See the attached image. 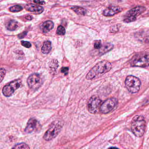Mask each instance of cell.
I'll return each mask as SVG.
<instances>
[{
  "label": "cell",
  "instance_id": "obj_1",
  "mask_svg": "<svg viewBox=\"0 0 149 149\" xmlns=\"http://www.w3.org/2000/svg\"><path fill=\"white\" fill-rule=\"evenodd\" d=\"M112 65L110 62L103 60L97 63L89 71L86 78L87 80H92L101 77L111 70Z\"/></svg>",
  "mask_w": 149,
  "mask_h": 149
},
{
  "label": "cell",
  "instance_id": "obj_2",
  "mask_svg": "<svg viewBox=\"0 0 149 149\" xmlns=\"http://www.w3.org/2000/svg\"><path fill=\"white\" fill-rule=\"evenodd\" d=\"M146 127V122L143 116H136L131 122V130L138 137H140L144 134Z\"/></svg>",
  "mask_w": 149,
  "mask_h": 149
},
{
  "label": "cell",
  "instance_id": "obj_3",
  "mask_svg": "<svg viewBox=\"0 0 149 149\" xmlns=\"http://www.w3.org/2000/svg\"><path fill=\"white\" fill-rule=\"evenodd\" d=\"M131 66L140 68H145L149 66V53H139L135 54L131 59Z\"/></svg>",
  "mask_w": 149,
  "mask_h": 149
},
{
  "label": "cell",
  "instance_id": "obj_4",
  "mask_svg": "<svg viewBox=\"0 0 149 149\" xmlns=\"http://www.w3.org/2000/svg\"><path fill=\"white\" fill-rule=\"evenodd\" d=\"M62 128V125L59 121H55L51 123L48 129L45 133L43 138L46 141H51L57 137Z\"/></svg>",
  "mask_w": 149,
  "mask_h": 149
},
{
  "label": "cell",
  "instance_id": "obj_5",
  "mask_svg": "<svg viewBox=\"0 0 149 149\" xmlns=\"http://www.w3.org/2000/svg\"><path fill=\"white\" fill-rule=\"evenodd\" d=\"M125 83L128 91L131 93H136L140 89L141 82L138 78L134 76H128L125 80Z\"/></svg>",
  "mask_w": 149,
  "mask_h": 149
},
{
  "label": "cell",
  "instance_id": "obj_6",
  "mask_svg": "<svg viewBox=\"0 0 149 149\" xmlns=\"http://www.w3.org/2000/svg\"><path fill=\"white\" fill-rule=\"evenodd\" d=\"M146 10L145 7L138 6L130 9L125 15L123 21L126 23L135 22L137 17L143 14Z\"/></svg>",
  "mask_w": 149,
  "mask_h": 149
},
{
  "label": "cell",
  "instance_id": "obj_7",
  "mask_svg": "<svg viewBox=\"0 0 149 149\" xmlns=\"http://www.w3.org/2000/svg\"><path fill=\"white\" fill-rule=\"evenodd\" d=\"M102 101L98 96H92L88 100L87 109L91 114H96L100 110Z\"/></svg>",
  "mask_w": 149,
  "mask_h": 149
},
{
  "label": "cell",
  "instance_id": "obj_8",
  "mask_svg": "<svg viewBox=\"0 0 149 149\" xmlns=\"http://www.w3.org/2000/svg\"><path fill=\"white\" fill-rule=\"evenodd\" d=\"M21 84L22 81L21 80H16L6 85L2 89V93L4 96L7 97L12 96L14 92L21 87Z\"/></svg>",
  "mask_w": 149,
  "mask_h": 149
},
{
  "label": "cell",
  "instance_id": "obj_9",
  "mask_svg": "<svg viewBox=\"0 0 149 149\" xmlns=\"http://www.w3.org/2000/svg\"><path fill=\"white\" fill-rule=\"evenodd\" d=\"M27 82L31 89L37 90L42 85V79L39 74H32L28 77Z\"/></svg>",
  "mask_w": 149,
  "mask_h": 149
},
{
  "label": "cell",
  "instance_id": "obj_10",
  "mask_svg": "<svg viewBox=\"0 0 149 149\" xmlns=\"http://www.w3.org/2000/svg\"><path fill=\"white\" fill-rule=\"evenodd\" d=\"M118 100L116 98H110L102 103L100 108V111L103 114H107L114 109L118 104Z\"/></svg>",
  "mask_w": 149,
  "mask_h": 149
},
{
  "label": "cell",
  "instance_id": "obj_11",
  "mask_svg": "<svg viewBox=\"0 0 149 149\" xmlns=\"http://www.w3.org/2000/svg\"><path fill=\"white\" fill-rule=\"evenodd\" d=\"M122 8L120 6H110L105 8L103 14L105 17H111L122 12Z\"/></svg>",
  "mask_w": 149,
  "mask_h": 149
},
{
  "label": "cell",
  "instance_id": "obj_12",
  "mask_svg": "<svg viewBox=\"0 0 149 149\" xmlns=\"http://www.w3.org/2000/svg\"><path fill=\"white\" fill-rule=\"evenodd\" d=\"M38 124V121L36 119L34 118H31L27 122L26 128L25 129V132L26 133H31L35 130Z\"/></svg>",
  "mask_w": 149,
  "mask_h": 149
},
{
  "label": "cell",
  "instance_id": "obj_13",
  "mask_svg": "<svg viewBox=\"0 0 149 149\" xmlns=\"http://www.w3.org/2000/svg\"><path fill=\"white\" fill-rule=\"evenodd\" d=\"M25 9L29 12L35 14H40L44 11V8L41 6L33 4H27L25 6Z\"/></svg>",
  "mask_w": 149,
  "mask_h": 149
},
{
  "label": "cell",
  "instance_id": "obj_14",
  "mask_svg": "<svg viewBox=\"0 0 149 149\" xmlns=\"http://www.w3.org/2000/svg\"><path fill=\"white\" fill-rule=\"evenodd\" d=\"M53 27H54V23L52 21H49V20L44 22L41 25V28L43 33H46L49 31H51L52 29H53Z\"/></svg>",
  "mask_w": 149,
  "mask_h": 149
},
{
  "label": "cell",
  "instance_id": "obj_15",
  "mask_svg": "<svg viewBox=\"0 0 149 149\" xmlns=\"http://www.w3.org/2000/svg\"><path fill=\"white\" fill-rule=\"evenodd\" d=\"M114 46L113 44L109 42H105L102 45L101 48L99 49V53L101 55L111 51L113 49Z\"/></svg>",
  "mask_w": 149,
  "mask_h": 149
},
{
  "label": "cell",
  "instance_id": "obj_16",
  "mask_svg": "<svg viewBox=\"0 0 149 149\" xmlns=\"http://www.w3.org/2000/svg\"><path fill=\"white\" fill-rule=\"evenodd\" d=\"M51 42L49 41H46L43 43L41 48V51L43 54H47L51 51Z\"/></svg>",
  "mask_w": 149,
  "mask_h": 149
},
{
  "label": "cell",
  "instance_id": "obj_17",
  "mask_svg": "<svg viewBox=\"0 0 149 149\" xmlns=\"http://www.w3.org/2000/svg\"><path fill=\"white\" fill-rule=\"evenodd\" d=\"M18 26V23L14 20H11L7 23L6 27L8 30L13 31L17 29Z\"/></svg>",
  "mask_w": 149,
  "mask_h": 149
},
{
  "label": "cell",
  "instance_id": "obj_18",
  "mask_svg": "<svg viewBox=\"0 0 149 149\" xmlns=\"http://www.w3.org/2000/svg\"><path fill=\"white\" fill-rule=\"evenodd\" d=\"M71 9L78 15H85L87 13V10L85 8L80 7H73Z\"/></svg>",
  "mask_w": 149,
  "mask_h": 149
},
{
  "label": "cell",
  "instance_id": "obj_19",
  "mask_svg": "<svg viewBox=\"0 0 149 149\" xmlns=\"http://www.w3.org/2000/svg\"><path fill=\"white\" fill-rule=\"evenodd\" d=\"M9 11L12 12H18L23 10V8L19 5L13 6L9 8Z\"/></svg>",
  "mask_w": 149,
  "mask_h": 149
},
{
  "label": "cell",
  "instance_id": "obj_20",
  "mask_svg": "<svg viewBox=\"0 0 149 149\" xmlns=\"http://www.w3.org/2000/svg\"><path fill=\"white\" fill-rule=\"evenodd\" d=\"M12 148H14V149H30V147L27 144L23 143L16 145Z\"/></svg>",
  "mask_w": 149,
  "mask_h": 149
},
{
  "label": "cell",
  "instance_id": "obj_21",
  "mask_svg": "<svg viewBox=\"0 0 149 149\" xmlns=\"http://www.w3.org/2000/svg\"><path fill=\"white\" fill-rule=\"evenodd\" d=\"M66 30L64 27L62 25H59L57 27V34L59 36H64L65 34Z\"/></svg>",
  "mask_w": 149,
  "mask_h": 149
},
{
  "label": "cell",
  "instance_id": "obj_22",
  "mask_svg": "<svg viewBox=\"0 0 149 149\" xmlns=\"http://www.w3.org/2000/svg\"><path fill=\"white\" fill-rule=\"evenodd\" d=\"M103 44H102V42L100 40H97L94 41V47L95 49H99L102 47Z\"/></svg>",
  "mask_w": 149,
  "mask_h": 149
},
{
  "label": "cell",
  "instance_id": "obj_23",
  "mask_svg": "<svg viewBox=\"0 0 149 149\" xmlns=\"http://www.w3.org/2000/svg\"><path fill=\"white\" fill-rule=\"evenodd\" d=\"M6 72V71L5 68H1V74H0V75H1V77H0L1 83L3 79H4V77H5V75Z\"/></svg>",
  "mask_w": 149,
  "mask_h": 149
},
{
  "label": "cell",
  "instance_id": "obj_24",
  "mask_svg": "<svg viewBox=\"0 0 149 149\" xmlns=\"http://www.w3.org/2000/svg\"><path fill=\"white\" fill-rule=\"evenodd\" d=\"M21 42L22 46H23L25 47L29 48L31 46V44L29 42L26 41H22Z\"/></svg>",
  "mask_w": 149,
  "mask_h": 149
},
{
  "label": "cell",
  "instance_id": "obj_25",
  "mask_svg": "<svg viewBox=\"0 0 149 149\" xmlns=\"http://www.w3.org/2000/svg\"><path fill=\"white\" fill-rule=\"evenodd\" d=\"M69 68L68 67H64L61 68V71L62 73L64 74L65 75H67L68 72Z\"/></svg>",
  "mask_w": 149,
  "mask_h": 149
},
{
  "label": "cell",
  "instance_id": "obj_26",
  "mask_svg": "<svg viewBox=\"0 0 149 149\" xmlns=\"http://www.w3.org/2000/svg\"><path fill=\"white\" fill-rule=\"evenodd\" d=\"M33 2L38 5H43L45 4L44 0H33Z\"/></svg>",
  "mask_w": 149,
  "mask_h": 149
},
{
  "label": "cell",
  "instance_id": "obj_27",
  "mask_svg": "<svg viewBox=\"0 0 149 149\" xmlns=\"http://www.w3.org/2000/svg\"><path fill=\"white\" fill-rule=\"evenodd\" d=\"M27 34V32L26 31H24V32H23L22 33L18 35V37L20 39L21 38H23Z\"/></svg>",
  "mask_w": 149,
  "mask_h": 149
},
{
  "label": "cell",
  "instance_id": "obj_28",
  "mask_svg": "<svg viewBox=\"0 0 149 149\" xmlns=\"http://www.w3.org/2000/svg\"><path fill=\"white\" fill-rule=\"evenodd\" d=\"M25 19H27V20H31V19H32V17H31V15H27V16H25Z\"/></svg>",
  "mask_w": 149,
  "mask_h": 149
}]
</instances>
